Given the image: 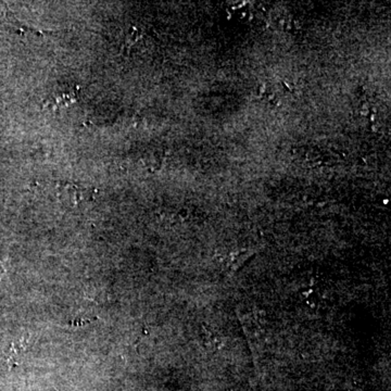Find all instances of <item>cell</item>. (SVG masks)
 <instances>
[{
    "mask_svg": "<svg viewBox=\"0 0 391 391\" xmlns=\"http://www.w3.org/2000/svg\"><path fill=\"white\" fill-rule=\"evenodd\" d=\"M142 38V33L140 30L136 28H132L127 32L126 36H125L124 40V48L125 49H130L135 42H138L140 38Z\"/></svg>",
    "mask_w": 391,
    "mask_h": 391,
    "instance_id": "7a4b0ae2",
    "label": "cell"
},
{
    "mask_svg": "<svg viewBox=\"0 0 391 391\" xmlns=\"http://www.w3.org/2000/svg\"><path fill=\"white\" fill-rule=\"evenodd\" d=\"M76 99H78L76 90H58L57 92H53V96L48 99L47 106L53 108V110H58L59 108L71 105L76 101Z\"/></svg>",
    "mask_w": 391,
    "mask_h": 391,
    "instance_id": "6da1fadb",
    "label": "cell"
}]
</instances>
